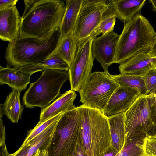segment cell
<instances>
[{"label":"cell","instance_id":"36","mask_svg":"<svg viewBox=\"0 0 156 156\" xmlns=\"http://www.w3.org/2000/svg\"><path fill=\"white\" fill-rule=\"evenodd\" d=\"M152 57H156V37L149 53Z\"/></svg>","mask_w":156,"mask_h":156},{"label":"cell","instance_id":"21","mask_svg":"<svg viewBox=\"0 0 156 156\" xmlns=\"http://www.w3.org/2000/svg\"><path fill=\"white\" fill-rule=\"evenodd\" d=\"M21 92L13 89L7 95L5 102L0 104V119L5 115L13 123L18 122L24 109L20 102Z\"/></svg>","mask_w":156,"mask_h":156},{"label":"cell","instance_id":"33","mask_svg":"<svg viewBox=\"0 0 156 156\" xmlns=\"http://www.w3.org/2000/svg\"><path fill=\"white\" fill-rule=\"evenodd\" d=\"M154 94L155 101L151 108V117L154 124L156 123V91Z\"/></svg>","mask_w":156,"mask_h":156},{"label":"cell","instance_id":"22","mask_svg":"<svg viewBox=\"0 0 156 156\" xmlns=\"http://www.w3.org/2000/svg\"><path fill=\"white\" fill-rule=\"evenodd\" d=\"M83 0L65 1V11L60 27L62 37L73 34Z\"/></svg>","mask_w":156,"mask_h":156},{"label":"cell","instance_id":"27","mask_svg":"<svg viewBox=\"0 0 156 156\" xmlns=\"http://www.w3.org/2000/svg\"><path fill=\"white\" fill-rule=\"evenodd\" d=\"M63 113H60L41 124H37L33 129L28 132L27 136L21 146L26 145L30 141L42 132L48 126L58 120Z\"/></svg>","mask_w":156,"mask_h":156},{"label":"cell","instance_id":"39","mask_svg":"<svg viewBox=\"0 0 156 156\" xmlns=\"http://www.w3.org/2000/svg\"><path fill=\"white\" fill-rule=\"evenodd\" d=\"M27 156H31L27 155ZM32 156H37L36 152H35V153Z\"/></svg>","mask_w":156,"mask_h":156},{"label":"cell","instance_id":"19","mask_svg":"<svg viewBox=\"0 0 156 156\" xmlns=\"http://www.w3.org/2000/svg\"><path fill=\"white\" fill-rule=\"evenodd\" d=\"M125 113L108 118L111 147L118 153L123 148L126 141Z\"/></svg>","mask_w":156,"mask_h":156},{"label":"cell","instance_id":"17","mask_svg":"<svg viewBox=\"0 0 156 156\" xmlns=\"http://www.w3.org/2000/svg\"><path fill=\"white\" fill-rule=\"evenodd\" d=\"M116 17L124 24L140 13L146 0H111Z\"/></svg>","mask_w":156,"mask_h":156},{"label":"cell","instance_id":"38","mask_svg":"<svg viewBox=\"0 0 156 156\" xmlns=\"http://www.w3.org/2000/svg\"><path fill=\"white\" fill-rule=\"evenodd\" d=\"M149 2L152 4L153 10L156 12V0H150Z\"/></svg>","mask_w":156,"mask_h":156},{"label":"cell","instance_id":"26","mask_svg":"<svg viewBox=\"0 0 156 156\" xmlns=\"http://www.w3.org/2000/svg\"><path fill=\"white\" fill-rule=\"evenodd\" d=\"M116 18L110 0H109L108 5L98 28L97 32L98 34L99 35L102 33V34H105L113 31Z\"/></svg>","mask_w":156,"mask_h":156},{"label":"cell","instance_id":"32","mask_svg":"<svg viewBox=\"0 0 156 156\" xmlns=\"http://www.w3.org/2000/svg\"><path fill=\"white\" fill-rule=\"evenodd\" d=\"M74 156H87L79 142L76 146Z\"/></svg>","mask_w":156,"mask_h":156},{"label":"cell","instance_id":"34","mask_svg":"<svg viewBox=\"0 0 156 156\" xmlns=\"http://www.w3.org/2000/svg\"><path fill=\"white\" fill-rule=\"evenodd\" d=\"M147 136L156 137V123L153 124L148 131Z\"/></svg>","mask_w":156,"mask_h":156},{"label":"cell","instance_id":"9","mask_svg":"<svg viewBox=\"0 0 156 156\" xmlns=\"http://www.w3.org/2000/svg\"><path fill=\"white\" fill-rule=\"evenodd\" d=\"M154 94L139 96L125 113L126 140L134 136H146L154 124L151 111Z\"/></svg>","mask_w":156,"mask_h":156},{"label":"cell","instance_id":"24","mask_svg":"<svg viewBox=\"0 0 156 156\" xmlns=\"http://www.w3.org/2000/svg\"><path fill=\"white\" fill-rule=\"evenodd\" d=\"M77 50L73 34L62 37L55 54L65 61L69 66L73 61Z\"/></svg>","mask_w":156,"mask_h":156},{"label":"cell","instance_id":"3","mask_svg":"<svg viewBox=\"0 0 156 156\" xmlns=\"http://www.w3.org/2000/svg\"><path fill=\"white\" fill-rule=\"evenodd\" d=\"M79 143L87 156H103L111 148L108 118L102 111L81 105Z\"/></svg>","mask_w":156,"mask_h":156},{"label":"cell","instance_id":"5","mask_svg":"<svg viewBox=\"0 0 156 156\" xmlns=\"http://www.w3.org/2000/svg\"><path fill=\"white\" fill-rule=\"evenodd\" d=\"M67 72L55 69L42 72L40 78L30 84L24 94L23 101L26 107L42 109L49 105L59 95L63 84L69 80Z\"/></svg>","mask_w":156,"mask_h":156},{"label":"cell","instance_id":"20","mask_svg":"<svg viewBox=\"0 0 156 156\" xmlns=\"http://www.w3.org/2000/svg\"><path fill=\"white\" fill-rule=\"evenodd\" d=\"M68 64L56 54L41 61L25 66L19 69L22 73L31 76L33 73L51 69L68 71Z\"/></svg>","mask_w":156,"mask_h":156},{"label":"cell","instance_id":"10","mask_svg":"<svg viewBox=\"0 0 156 156\" xmlns=\"http://www.w3.org/2000/svg\"><path fill=\"white\" fill-rule=\"evenodd\" d=\"M94 38H89L77 47L74 58L69 66L68 71L71 90L79 92L92 73L94 60L92 52Z\"/></svg>","mask_w":156,"mask_h":156},{"label":"cell","instance_id":"31","mask_svg":"<svg viewBox=\"0 0 156 156\" xmlns=\"http://www.w3.org/2000/svg\"><path fill=\"white\" fill-rule=\"evenodd\" d=\"M5 144V127L2 120L0 119V147Z\"/></svg>","mask_w":156,"mask_h":156},{"label":"cell","instance_id":"15","mask_svg":"<svg viewBox=\"0 0 156 156\" xmlns=\"http://www.w3.org/2000/svg\"><path fill=\"white\" fill-rule=\"evenodd\" d=\"M76 96L75 92L71 90L61 94L52 103L42 109L37 124H41L62 112L75 109L76 107L73 103Z\"/></svg>","mask_w":156,"mask_h":156},{"label":"cell","instance_id":"28","mask_svg":"<svg viewBox=\"0 0 156 156\" xmlns=\"http://www.w3.org/2000/svg\"><path fill=\"white\" fill-rule=\"evenodd\" d=\"M147 94H154L156 91V67L153 68L143 76Z\"/></svg>","mask_w":156,"mask_h":156},{"label":"cell","instance_id":"23","mask_svg":"<svg viewBox=\"0 0 156 156\" xmlns=\"http://www.w3.org/2000/svg\"><path fill=\"white\" fill-rule=\"evenodd\" d=\"M112 75L119 86L135 90L139 92L140 96L147 95V90L143 76L121 73Z\"/></svg>","mask_w":156,"mask_h":156},{"label":"cell","instance_id":"40","mask_svg":"<svg viewBox=\"0 0 156 156\" xmlns=\"http://www.w3.org/2000/svg\"><path fill=\"white\" fill-rule=\"evenodd\" d=\"M155 67H156V66H155Z\"/></svg>","mask_w":156,"mask_h":156},{"label":"cell","instance_id":"1","mask_svg":"<svg viewBox=\"0 0 156 156\" xmlns=\"http://www.w3.org/2000/svg\"><path fill=\"white\" fill-rule=\"evenodd\" d=\"M20 38H40L59 29L65 11L62 0H24Z\"/></svg>","mask_w":156,"mask_h":156},{"label":"cell","instance_id":"11","mask_svg":"<svg viewBox=\"0 0 156 156\" xmlns=\"http://www.w3.org/2000/svg\"><path fill=\"white\" fill-rule=\"evenodd\" d=\"M119 35L114 31L93 39L92 52L94 59L99 62L104 71L114 63L116 47Z\"/></svg>","mask_w":156,"mask_h":156},{"label":"cell","instance_id":"25","mask_svg":"<svg viewBox=\"0 0 156 156\" xmlns=\"http://www.w3.org/2000/svg\"><path fill=\"white\" fill-rule=\"evenodd\" d=\"M146 136H134L126 140L122 149L114 156H145L144 142Z\"/></svg>","mask_w":156,"mask_h":156},{"label":"cell","instance_id":"2","mask_svg":"<svg viewBox=\"0 0 156 156\" xmlns=\"http://www.w3.org/2000/svg\"><path fill=\"white\" fill-rule=\"evenodd\" d=\"M62 38L60 27L40 38L19 37L9 43L6 48L7 66L18 69L52 56L55 54Z\"/></svg>","mask_w":156,"mask_h":156},{"label":"cell","instance_id":"30","mask_svg":"<svg viewBox=\"0 0 156 156\" xmlns=\"http://www.w3.org/2000/svg\"><path fill=\"white\" fill-rule=\"evenodd\" d=\"M18 0H0V11L15 6Z\"/></svg>","mask_w":156,"mask_h":156},{"label":"cell","instance_id":"14","mask_svg":"<svg viewBox=\"0 0 156 156\" xmlns=\"http://www.w3.org/2000/svg\"><path fill=\"white\" fill-rule=\"evenodd\" d=\"M156 66V57L149 53L138 54L119 64L120 73L143 76Z\"/></svg>","mask_w":156,"mask_h":156},{"label":"cell","instance_id":"16","mask_svg":"<svg viewBox=\"0 0 156 156\" xmlns=\"http://www.w3.org/2000/svg\"><path fill=\"white\" fill-rule=\"evenodd\" d=\"M58 120L48 126L26 145L20 146L15 153L10 154L9 156H32L38 149L47 151L50 145Z\"/></svg>","mask_w":156,"mask_h":156},{"label":"cell","instance_id":"7","mask_svg":"<svg viewBox=\"0 0 156 156\" xmlns=\"http://www.w3.org/2000/svg\"><path fill=\"white\" fill-rule=\"evenodd\" d=\"M119 86L108 70L92 72L79 91L80 102L85 107L103 111Z\"/></svg>","mask_w":156,"mask_h":156},{"label":"cell","instance_id":"4","mask_svg":"<svg viewBox=\"0 0 156 156\" xmlns=\"http://www.w3.org/2000/svg\"><path fill=\"white\" fill-rule=\"evenodd\" d=\"M156 32L148 20L139 13L124 24L117 42L114 63L120 64L138 54L149 53Z\"/></svg>","mask_w":156,"mask_h":156},{"label":"cell","instance_id":"37","mask_svg":"<svg viewBox=\"0 0 156 156\" xmlns=\"http://www.w3.org/2000/svg\"><path fill=\"white\" fill-rule=\"evenodd\" d=\"M36 152L37 156H48L47 151L45 150H41L38 149Z\"/></svg>","mask_w":156,"mask_h":156},{"label":"cell","instance_id":"8","mask_svg":"<svg viewBox=\"0 0 156 156\" xmlns=\"http://www.w3.org/2000/svg\"><path fill=\"white\" fill-rule=\"evenodd\" d=\"M109 0H83L73 34L77 46L86 40L99 34L97 29Z\"/></svg>","mask_w":156,"mask_h":156},{"label":"cell","instance_id":"6","mask_svg":"<svg viewBox=\"0 0 156 156\" xmlns=\"http://www.w3.org/2000/svg\"><path fill=\"white\" fill-rule=\"evenodd\" d=\"M81 115L78 107L64 112L58 121L48 156H74L79 142Z\"/></svg>","mask_w":156,"mask_h":156},{"label":"cell","instance_id":"18","mask_svg":"<svg viewBox=\"0 0 156 156\" xmlns=\"http://www.w3.org/2000/svg\"><path fill=\"white\" fill-rule=\"evenodd\" d=\"M30 75L21 72L19 69L0 66V83L6 84L13 89L22 91L30 82Z\"/></svg>","mask_w":156,"mask_h":156},{"label":"cell","instance_id":"29","mask_svg":"<svg viewBox=\"0 0 156 156\" xmlns=\"http://www.w3.org/2000/svg\"><path fill=\"white\" fill-rule=\"evenodd\" d=\"M144 148L145 156H156V137L147 136Z\"/></svg>","mask_w":156,"mask_h":156},{"label":"cell","instance_id":"35","mask_svg":"<svg viewBox=\"0 0 156 156\" xmlns=\"http://www.w3.org/2000/svg\"><path fill=\"white\" fill-rule=\"evenodd\" d=\"M0 147V156H9L10 154L8 151L5 144Z\"/></svg>","mask_w":156,"mask_h":156},{"label":"cell","instance_id":"13","mask_svg":"<svg viewBox=\"0 0 156 156\" xmlns=\"http://www.w3.org/2000/svg\"><path fill=\"white\" fill-rule=\"evenodd\" d=\"M21 16L16 7L0 11V38L11 43L19 37Z\"/></svg>","mask_w":156,"mask_h":156},{"label":"cell","instance_id":"12","mask_svg":"<svg viewBox=\"0 0 156 156\" xmlns=\"http://www.w3.org/2000/svg\"><path fill=\"white\" fill-rule=\"evenodd\" d=\"M140 96L136 90L119 86L114 92L103 112L108 118L125 113Z\"/></svg>","mask_w":156,"mask_h":156}]
</instances>
